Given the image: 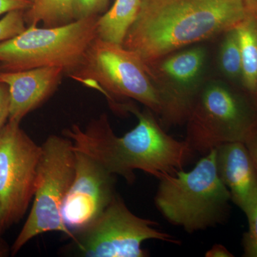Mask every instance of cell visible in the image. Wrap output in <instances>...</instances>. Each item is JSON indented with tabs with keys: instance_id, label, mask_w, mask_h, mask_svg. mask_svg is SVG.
Wrapping results in <instances>:
<instances>
[{
	"instance_id": "25",
	"label": "cell",
	"mask_w": 257,
	"mask_h": 257,
	"mask_svg": "<svg viewBox=\"0 0 257 257\" xmlns=\"http://www.w3.org/2000/svg\"><path fill=\"white\" fill-rule=\"evenodd\" d=\"M246 13L257 19V0H243Z\"/></svg>"
},
{
	"instance_id": "2",
	"label": "cell",
	"mask_w": 257,
	"mask_h": 257,
	"mask_svg": "<svg viewBox=\"0 0 257 257\" xmlns=\"http://www.w3.org/2000/svg\"><path fill=\"white\" fill-rule=\"evenodd\" d=\"M246 16L243 0H142L122 45L147 63L218 38Z\"/></svg>"
},
{
	"instance_id": "22",
	"label": "cell",
	"mask_w": 257,
	"mask_h": 257,
	"mask_svg": "<svg viewBox=\"0 0 257 257\" xmlns=\"http://www.w3.org/2000/svg\"><path fill=\"white\" fill-rule=\"evenodd\" d=\"M32 5L30 0H0V16L10 12L27 11Z\"/></svg>"
},
{
	"instance_id": "27",
	"label": "cell",
	"mask_w": 257,
	"mask_h": 257,
	"mask_svg": "<svg viewBox=\"0 0 257 257\" xmlns=\"http://www.w3.org/2000/svg\"><path fill=\"white\" fill-rule=\"evenodd\" d=\"M30 1L32 2V0H30Z\"/></svg>"
},
{
	"instance_id": "9",
	"label": "cell",
	"mask_w": 257,
	"mask_h": 257,
	"mask_svg": "<svg viewBox=\"0 0 257 257\" xmlns=\"http://www.w3.org/2000/svg\"><path fill=\"white\" fill-rule=\"evenodd\" d=\"M211 48L206 42L145 63L160 93L164 128L185 124L203 84L213 74Z\"/></svg>"
},
{
	"instance_id": "17",
	"label": "cell",
	"mask_w": 257,
	"mask_h": 257,
	"mask_svg": "<svg viewBox=\"0 0 257 257\" xmlns=\"http://www.w3.org/2000/svg\"><path fill=\"white\" fill-rule=\"evenodd\" d=\"M26 25L42 23L44 28L62 26L74 21L73 0H32L25 12Z\"/></svg>"
},
{
	"instance_id": "20",
	"label": "cell",
	"mask_w": 257,
	"mask_h": 257,
	"mask_svg": "<svg viewBox=\"0 0 257 257\" xmlns=\"http://www.w3.org/2000/svg\"><path fill=\"white\" fill-rule=\"evenodd\" d=\"M246 218L248 229L243 236V256L257 257V204Z\"/></svg>"
},
{
	"instance_id": "15",
	"label": "cell",
	"mask_w": 257,
	"mask_h": 257,
	"mask_svg": "<svg viewBox=\"0 0 257 257\" xmlns=\"http://www.w3.org/2000/svg\"><path fill=\"white\" fill-rule=\"evenodd\" d=\"M236 30L242 60L241 88L257 102V19L246 13Z\"/></svg>"
},
{
	"instance_id": "19",
	"label": "cell",
	"mask_w": 257,
	"mask_h": 257,
	"mask_svg": "<svg viewBox=\"0 0 257 257\" xmlns=\"http://www.w3.org/2000/svg\"><path fill=\"white\" fill-rule=\"evenodd\" d=\"M110 0H73L74 20L101 16L107 11Z\"/></svg>"
},
{
	"instance_id": "12",
	"label": "cell",
	"mask_w": 257,
	"mask_h": 257,
	"mask_svg": "<svg viewBox=\"0 0 257 257\" xmlns=\"http://www.w3.org/2000/svg\"><path fill=\"white\" fill-rule=\"evenodd\" d=\"M216 150L218 175L233 202L249 215L257 204V167L243 143L223 144Z\"/></svg>"
},
{
	"instance_id": "8",
	"label": "cell",
	"mask_w": 257,
	"mask_h": 257,
	"mask_svg": "<svg viewBox=\"0 0 257 257\" xmlns=\"http://www.w3.org/2000/svg\"><path fill=\"white\" fill-rule=\"evenodd\" d=\"M156 226L132 212L116 194L94 222L73 233L66 249L83 257H146L148 251L142 244L147 240L180 243Z\"/></svg>"
},
{
	"instance_id": "23",
	"label": "cell",
	"mask_w": 257,
	"mask_h": 257,
	"mask_svg": "<svg viewBox=\"0 0 257 257\" xmlns=\"http://www.w3.org/2000/svg\"><path fill=\"white\" fill-rule=\"evenodd\" d=\"M257 167V127L253 130L244 143Z\"/></svg>"
},
{
	"instance_id": "21",
	"label": "cell",
	"mask_w": 257,
	"mask_h": 257,
	"mask_svg": "<svg viewBox=\"0 0 257 257\" xmlns=\"http://www.w3.org/2000/svg\"><path fill=\"white\" fill-rule=\"evenodd\" d=\"M10 94L8 85L0 82V133L9 120Z\"/></svg>"
},
{
	"instance_id": "13",
	"label": "cell",
	"mask_w": 257,
	"mask_h": 257,
	"mask_svg": "<svg viewBox=\"0 0 257 257\" xmlns=\"http://www.w3.org/2000/svg\"><path fill=\"white\" fill-rule=\"evenodd\" d=\"M64 71L60 67H39L17 72L0 70V82L10 94L9 121L20 123L57 90Z\"/></svg>"
},
{
	"instance_id": "28",
	"label": "cell",
	"mask_w": 257,
	"mask_h": 257,
	"mask_svg": "<svg viewBox=\"0 0 257 257\" xmlns=\"http://www.w3.org/2000/svg\"><path fill=\"white\" fill-rule=\"evenodd\" d=\"M0 70H1V69H0Z\"/></svg>"
},
{
	"instance_id": "18",
	"label": "cell",
	"mask_w": 257,
	"mask_h": 257,
	"mask_svg": "<svg viewBox=\"0 0 257 257\" xmlns=\"http://www.w3.org/2000/svg\"><path fill=\"white\" fill-rule=\"evenodd\" d=\"M25 12H10L0 20V42L13 38L27 28Z\"/></svg>"
},
{
	"instance_id": "1",
	"label": "cell",
	"mask_w": 257,
	"mask_h": 257,
	"mask_svg": "<svg viewBox=\"0 0 257 257\" xmlns=\"http://www.w3.org/2000/svg\"><path fill=\"white\" fill-rule=\"evenodd\" d=\"M120 111L132 113L138 119L136 126L122 137L115 135L106 114L93 119L84 130L72 124L63 135L72 140L74 150L92 157L128 184L135 182V170L160 179L183 170L194 153L185 140L169 135L151 110H141L132 101H122Z\"/></svg>"
},
{
	"instance_id": "29",
	"label": "cell",
	"mask_w": 257,
	"mask_h": 257,
	"mask_svg": "<svg viewBox=\"0 0 257 257\" xmlns=\"http://www.w3.org/2000/svg\"><path fill=\"white\" fill-rule=\"evenodd\" d=\"M0 233H1V232H0ZM1 234H2V233H1Z\"/></svg>"
},
{
	"instance_id": "7",
	"label": "cell",
	"mask_w": 257,
	"mask_h": 257,
	"mask_svg": "<svg viewBox=\"0 0 257 257\" xmlns=\"http://www.w3.org/2000/svg\"><path fill=\"white\" fill-rule=\"evenodd\" d=\"M33 204L27 221L12 246L15 256L33 238L43 233L60 231L70 239L62 210L75 175L76 157L72 140L50 135L41 145Z\"/></svg>"
},
{
	"instance_id": "24",
	"label": "cell",
	"mask_w": 257,
	"mask_h": 257,
	"mask_svg": "<svg viewBox=\"0 0 257 257\" xmlns=\"http://www.w3.org/2000/svg\"><path fill=\"white\" fill-rule=\"evenodd\" d=\"M207 257H232V254L225 246L221 244H215L206 253Z\"/></svg>"
},
{
	"instance_id": "11",
	"label": "cell",
	"mask_w": 257,
	"mask_h": 257,
	"mask_svg": "<svg viewBox=\"0 0 257 257\" xmlns=\"http://www.w3.org/2000/svg\"><path fill=\"white\" fill-rule=\"evenodd\" d=\"M74 152L75 175L62 210L64 224L72 236L94 222L116 194V175L92 157Z\"/></svg>"
},
{
	"instance_id": "14",
	"label": "cell",
	"mask_w": 257,
	"mask_h": 257,
	"mask_svg": "<svg viewBox=\"0 0 257 257\" xmlns=\"http://www.w3.org/2000/svg\"><path fill=\"white\" fill-rule=\"evenodd\" d=\"M141 3L142 0H115L110 9L98 18V38L122 45L128 30L138 17Z\"/></svg>"
},
{
	"instance_id": "16",
	"label": "cell",
	"mask_w": 257,
	"mask_h": 257,
	"mask_svg": "<svg viewBox=\"0 0 257 257\" xmlns=\"http://www.w3.org/2000/svg\"><path fill=\"white\" fill-rule=\"evenodd\" d=\"M219 37L220 42L213 55V74L241 88L242 60L236 28L225 32Z\"/></svg>"
},
{
	"instance_id": "3",
	"label": "cell",
	"mask_w": 257,
	"mask_h": 257,
	"mask_svg": "<svg viewBox=\"0 0 257 257\" xmlns=\"http://www.w3.org/2000/svg\"><path fill=\"white\" fill-rule=\"evenodd\" d=\"M231 195L218 175L216 150L189 172L160 179L155 205L171 224L194 233L221 224L229 214Z\"/></svg>"
},
{
	"instance_id": "26",
	"label": "cell",
	"mask_w": 257,
	"mask_h": 257,
	"mask_svg": "<svg viewBox=\"0 0 257 257\" xmlns=\"http://www.w3.org/2000/svg\"><path fill=\"white\" fill-rule=\"evenodd\" d=\"M1 233H0V257H5L8 256L11 251L10 250L9 246L6 241L2 237Z\"/></svg>"
},
{
	"instance_id": "6",
	"label": "cell",
	"mask_w": 257,
	"mask_h": 257,
	"mask_svg": "<svg viewBox=\"0 0 257 257\" xmlns=\"http://www.w3.org/2000/svg\"><path fill=\"white\" fill-rule=\"evenodd\" d=\"M99 18L81 19L52 28L29 25L17 36L0 42V69L17 72L60 67L67 75L77 68L88 47L97 37Z\"/></svg>"
},
{
	"instance_id": "4",
	"label": "cell",
	"mask_w": 257,
	"mask_h": 257,
	"mask_svg": "<svg viewBox=\"0 0 257 257\" xmlns=\"http://www.w3.org/2000/svg\"><path fill=\"white\" fill-rule=\"evenodd\" d=\"M185 141L202 155L223 144L245 143L257 127V102L241 88L211 75L198 93L185 123Z\"/></svg>"
},
{
	"instance_id": "5",
	"label": "cell",
	"mask_w": 257,
	"mask_h": 257,
	"mask_svg": "<svg viewBox=\"0 0 257 257\" xmlns=\"http://www.w3.org/2000/svg\"><path fill=\"white\" fill-rule=\"evenodd\" d=\"M67 76L100 92L116 112L120 102L133 99L158 117L162 114L160 93L145 62L123 45L96 37L77 68Z\"/></svg>"
},
{
	"instance_id": "10",
	"label": "cell",
	"mask_w": 257,
	"mask_h": 257,
	"mask_svg": "<svg viewBox=\"0 0 257 257\" xmlns=\"http://www.w3.org/2000/svg\"><path fill=\"white\" fill-rule=\"evenodd\" d=\"M9 121L0 133V232L19 222L33 199L41 145Z\"/></svg>"
}]
</instances>
